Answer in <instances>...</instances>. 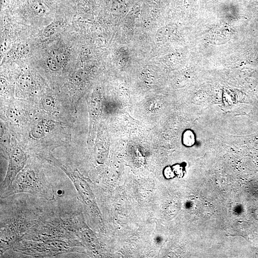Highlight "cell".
<instances>
[{"label": "cell", "instance_id": "4fadbf2b", "mask_svg": "<svg viewBox=\"0 0 258 258\" xmlns=\"http://www.w3.org/2000/svg\"><path fill=\"white\" fill-rule=\"evenodd\" d=\"M7 82L5 79L3 78H1V89L2 88V90H3L4 88L7 87Z\"/></svg>", "mask_w": 258, "mask_h": 258}, {"label": "cell", "instance_id": "30bf717a", "mask_svg": "<svg viewBox=\"0 0 258 258\" xmlns=\"http://www.w3.org/2000/svg\"><path fill=\"white\" fill-rule=\"evenodd\" d=\"M163 175V176L167 179H173L176 176L173 167L170 166H167L164 168Z\"/></svg>", "mask_w": 258, "mask_h": 258}, {"label": "cell", "instance_id": "7a4b0ae2", "mask_svg": "<svg viewBox=\"0 0 258 258\" xmlns=\"http://www.w3.org/2000/svg\"><path fill=\"white\" fill-rule=\"evenodd\" d=\"M16 251L35 257H51L63 253L79 252L75 239L50 238L42 240L23 239L13 247Z\"/></svg>", "mask_w": 258, "mask_h": 258}, {"label": "cell", "instance_id": "5bb4252c", "mask_svg": "<svg viewBox=\"0 0 258 258\" xmlns=\"http://www.w3.org/2000/svg\"><path fill=\"white\" fill-rule=\"evenodd\" d=\"M2 2L4 4H7V3L9 2L10 0H2Z\"/></svg>", "mask_w": 258, "mask_h": 258}, {"label": "cell", "instance_id": "ba28073f", "mask_svg": "<svg viewBox=\"0 0 258 258\" xmlns=\"http://www.w3.org/2000/svg\"><path fill=\"white\" fill-rule=\"evenodd\" d=\"M46 64L48 69L53 72H57L60 69V63L53 56H50L47 57Z\"/></svg>", "mask_w": 258, "mask_h": 258}, {"label": "cell", "instance_id": "6da1fadb", "mask_svg": "<svg viewBox=\"0 0 258 258\" xmlns=\"http://www.w3.org/2000/svg\"><path fill=\"white\" fill-rule=\"evenodd\" d=\"M27 193L52 200L55 198L53 187L48 182L42 172L33 169L22 170L11 185L1 193L4 199L16 194Z\"/></svg>", "mask_w": 258, "mask_h": 258}, {"label": "cell", "instance_id": "7c38bea8", "mask_svg": "<svg viewBox=\"0 0 258 258\" xmlns=\"http://www.w3.org/2000/svg\"><path fill=\"white\" fill-rule=\"evenodd\" d=\"M44 102V106L45 108H48V109H51L52 107L53 106L54 104L53 98L49 97H47Z\"/></svg>", "mask_w": 258, "mask_h": 258}, {"label": "cell", "instance_id": "9c48e42d", "mask_svg": "<svg viewBox=\"0 0 258 258\" xmlns=\"http://www.w3.org/2000/svg\"><path fill=\"white\" fill-rule=\"evenodd\" d=\"M20 86L23 89H28L31 85V80L29 75L24 74L19 78Z\"/></svg>", "mask_w": 258, "mask_h": 258}, {"label": "cell", "instance_id": "52a82bcc", "mask_svg": "<svg viewBox=\"0 0 258 258\" xmlns=\"http://www.w3.org/2000/svg\"><path fill=\"white\" fill-rule=\"evenodd\" d=\"M183 143L187 147L192 146L196 142L195 134L192 131H185L183 134Z\"/></svg>", "mask_w": 258, "mask_h": 258}, {"label": "cell", "instance_id": "3957f363", "mask_svg": "<svg viewBox=\"0 0 258 258\" xmlns=\"http://www.w3.org/2000/svg\"><path fill=\"white\" fill-rule=\"evenodd\" d=\"M26 153L21 148L17 147L13 150L9 158L7 172L1 185V192L11 185L16 176L24 167L26 163Z\"/></svg>", "mask_w": 258, "mask_h": 258}, {"label": "cell", "instance_id": "8fae6325", "mask_svg": "<svg viewBox=\"0 0 258 258\" xmlns=\"http://www.w3.org/2000/svg\"><path fill=\"white\" fill-rule=\"evenodd\" d=\"M173 170L175 172L176 176H178L179 177H182L184 175L183 167L180 165H175L173 167Z\"/></svg>", "mask_w": 258, "mask_h": 258}, {"label": "cell", "instance_id": "5b68a950", "mask_svg": "<svg viewBox=\"0 0 258 258\" xmlns=\"http://www.w3.org/2000/svg\"><path fill=\"white\" fill-rule=\"evenodd\" d=\"M30 5L33 13L37 16H42L46 14V8L39 0H31Z\"/></svg>", "mask_w": 258, "mask_h": 258}, {"label": "cell", "instance_id": "277c9868", "mask_svg": "<svg viewBox=\"0 0 258 258\" xmlns=\"http://www.w3.org/2000/svg\"><path fill=\"white\" fill-rule=\"evenodd\" d=\"M29 52L30 48L27 44H16L10 50L4 60H5L10 59L18 60L26 56L29 54Z\"/></svg>", "mask_w": 258, "mask_h": 258}, {"label": "cell", "instance_id": "8992f818", "mask_svg": "<svg viewBox=\"0 0 258 258\" xmlns=\"http://www.w3.org/2000/svg\"><path fill=\"white\" fill-rule=\"evenodd\" d=\"M61 26V23L59 21H55L47 26L43 31V36L46 38H49L53 35L56 32Z\"/></svg>", "mask_w": 258, "mask_h": 258}]
</instances>
